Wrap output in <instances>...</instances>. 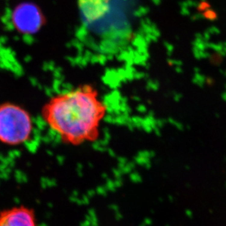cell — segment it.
I'll use <instances>...</instances> for the list:
<instances>
[{"label":"cell","instance_id":"cell-1","mask_svg":"<svg viewBox=\"0 0 226 226\" xmlns=\"http://www.w3.org/2000/svg\"><path fill=\"white\" fill-rule=\"evenodd\" d=\"M107 110L94 86L84 84L52 96L41 116L62 143L76 147L98 140Z\"/></svg>","mask_w":226,"mask_h":226},{"label":"cell","instance_id":"cell-2","mask_svg":"<svg viewBox=\"0 0 226 226\" xmlns=\"http://www.w3.org/2000/svg\"><path fill=\"white\" fill-rule=\"evenodd\" d=\"M33 120L23 107L12 103L0 104V143L10 147L25 144L33 133Z\"/></svg>","mask_w":226,"mask_h":226},{"label":"cell","instance_id":"cell-4","mask_svg":"<svg viewBox=\"0 0 226 226\" xmlns=\"http://www.w3.org/2000/svg\"><path fill=\"white\" fill-rule=\"evenodd\" d=\"M15 21L18 28L23 30L29 29L33 31L35 27L39 25L40 14L38 11L34 10L33 7L30 5L22 6L16 12Z\"/></svg>","mask_w":226,"mask_h":226},{"label":"cell","instance_id":"cell-3","mask_svg":"<svg viewBox=\"0 0 226 226\" xmlns=\"http://www.w3.org/2000/svg\"><path fill=\"white\" fill-rule=\"evenodd\" d=\"M0 226H37L35 210L26 206H16L0 212Z\"/></svg>","mask_w":226,"mask_h":226}]
</instances>
